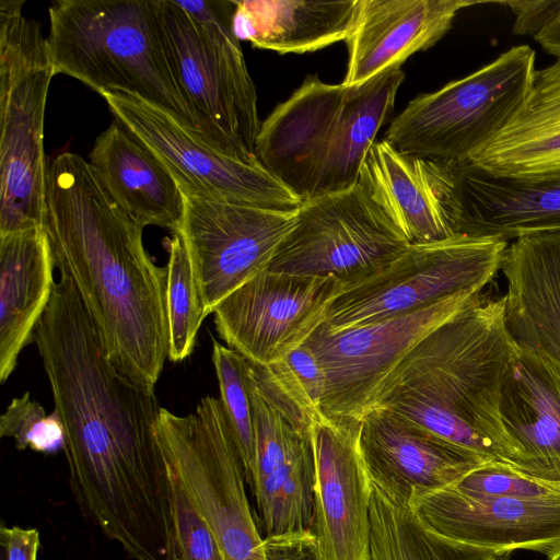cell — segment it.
Listing matches in <instances>:
<instances>
[{
  "instance_id": "1",
  "label": "cell",
  "mask_w": 560,
  "mask_h": 560,
  "mask_svg": "<svg viewBox=\"0 0 560 560\" xmlns=\"http://www.w3.org/2000/svg\"><path fill=\"white\" fill-rule=\"evenodd\" d=\"M65 433L81 514L131 560H167L170 477L158 440L161 411L110 363L73 282L61 276L33 337Z\"/></svg>"
},
{
  "instance_id": "2",
  "label": "cell",
  "mask_w": 560,
  "mask_h": 560,
  "mask_svg": "<svg viewBox=\"0 0 560 560\" xmlns=\"http://www.w3.org/2000/svg\"><path fill=\"white\" fill-rule=\"evenodd\" d=\"M43 229L55 268L69 278L126 380L153 393L168 359L167 268L143 245L144 226L73 152L47 170Z\"/></svg>"
},
{
  "instance_id": "3",
  "label": "cell",
  "mask_w": 560,
  "mask_h": 560,
  "mask_svg": "<svg viewBox=\"0 0 560 560\" xmlns=\"http://www.w3.org/2000/svg\"><path fill=\"white\" fill-rule=\"evenodd\" d=\"M504 313V294L486 289L405 354L371 408L398 413L488 463L522 472L523 456L500 413L503 380L518 350Z\"/></svg>"
},
{
  "instance_id": "4",
  "label": "cell",
  "mask_w": 560,
  "mask_h": 560,
  "mask_svg": "<svg viewBox=\"0 0 560 560\" xmlns=\"http://www.w3.org/2000/svg\"><path fill=\"white\" fill-rule=\"evenodd\" d=\"M404 78L393 68L347 86L307 75L260 124L256 159L301 202L352 187Z\"/></svg>"
},
{
  "instance_id": "5",
  "label": "cell",
  "mask_w": 560,
  "mask_h": 560,
  "mask_svg": "<svg viewBox=\"0 0 560 560\" xmlns=\"http://www.w3.org/2000/svg\"><path fill=\"white\" fill-rule=\"evenodd\" d=\"M48 15L47 49L56 74L98 94L136 95L201 137L176 77L161 0H58Z\"/></svg>"
},
{
  "instance_id": "6",
  "label": "cell",
  "mask_w": 560,
  "mask_h": 560,
  "mask_svg": "<svg viewBox=\"0 0 560 560\" xmlns=\"http://www.w3.org/2000/svg\"><path fill=\"white\" fill-rule=\"evenodd\" d=\"M161 8L176 77L202 139L245 162H259L257 93L232 32V1L161 0Z\"/></svg>"
},
{
  "instance_id": "7",
  "label": "cell",
  "mask_w": 560,
  "mask_h": 560,
  "mask_svg": "<svg viewBox=\"0 0 560 560\" xmlns=\"http://www.w3.org/2000/svg\"><path fill=\"white\" fill-rule=\"evenodd\" d=\"M535 60L528 45L513 46L469 75L418 95L392 119L385 140L408 154L468 163L521 108Z\"/></svg>"
},
{
  "instance_id": "8",
  "label": "cell",
  "mask_w": 560,
  "mask_h": 560,
  "mask_svg": "<svg viewBox=\"0 0 560 560\" xmlns=\"http://www.w3.org/2000/svg\"><path fill=\"white\" fill-rule=\"evenodd\" d=\"M250 363V362H249ZM255 459L247 481L264 539L312 533L315 452L320 420L279 362L250 363Z\"/></svg>"
},
{
  "instance_id": "9",
  "label": "cell",
  "mask_w": 560,
  "mask_h": 560,
  "mask_svg": "<svg viewBox=\"0 0 560 560\" xmlns=\"http://www.w3.org/2000/svg\"><path fill=\"white\" fill-rule=\"evenodd\" d=\"M156 435L166 464L211 528L223 559L267 560L236 439L221 399L206 396L186 416L161 408Z\"/></svg>"
},
{
  "instance_id": "10",
  "label": "cell",
  "mask_w": 560,
  "mask_h": 560,
  "mask_svg": "<svg viewBox=\"0 0 560 560\" xmlns=\"http://www.w3.org/2000/svg\"><path fill=\"white\" fill-rule=\"evenodd\" d=\"M510 242L459 234L404 252L354 280L341 283L326 310L324 325L339 331L413 313L451 295L485 290Z\"/></svg>"
},
{
  "instance_id": "11",
  "label": "cell",
  "mask_w": 560,
  "mask_h": 560,
  "mask_svg": "<svg viewBox=\"0 0 560 560\" xmlns=\"http://www.w3.org/2000/svg\"><path fill=\"white\" fill-rule=\"evenodd\" d=\"M410 243L358 182L301 202L293 230L267 270L349 282L386 264Z\"/></svg>"
},
{
  "instance_id": "12",
  "label": "cell",
  "mask_w": 560,
  "mask_h": 560,
  "mask_svg": "<svg viewBox=\"0 0 560 560\" xmlns=\"http://www.w3.org/2000/svg\"><path fill=\"white\" fill-rule=\"evenodd\" d=\"M114 120L150 150L184 194L275 210L301 200L259 162L230 155L170 113L127 92H101Z\"/></svg>"
},
{
  "instance_id": "13",
  "label": "cell",
  "mask_w": 560,
  "mask_h": 560,
  "mask_svg": "<svg viewBox=\"0 0 560 560\" xmlns=\"http://www.w3.org/2000/svg\"><path fill=\"white\" fill-rule=\"evenodd\" d=\"M485 290L459 292L413 313L363 327L329 331L324 323L319 325L305 343L325 376L322 419L360 428L383 381L405 354Z\"/></svg>"
},
{
  "instance_id": "14",
  "label": "cell",
  "mask_w": 560,
  "mask_h": 560,
  "mask_svg": "<svg viewBox=\"0 0 560 560\" xmlns=\"http://www.w3.org/2000/svg\"><path fill=\"white\" fill-rule=\"evenodd\" d=\"M183 196V217L174 232L188 250L207 317L232 292L268 269L296 224L298 209Z\"/></svg>"
},
{
  "instance_id": "15",
  "label": "cell",
  "mask_w": 560,
  "mask_h": 560,
  "mask_svg": "<svg viewBox=\"0 0 560 560\" xmlns=\"http://www.w3.org/2000/svg\"><path fill=\"white\" fill-rule=\"evenodd\" d=\"M340 281L265 270L213 311L225 343L250 363L269 366L304 343L325 322Z\"/></svg>"
},
{
  "instance_id": "16",
  "label": "cell",
  "mask_w": 560,
  "mask_h": 560,
  "mask_svg": "<svg viewBox=\"0 0 560 560\" xmlns=\"http://www.w3.org/2000/svg\"><path fill=\"white\" fill-rule=\"evenodd\" d=\"M51 65L0 72V235L43 228L44 119Z\"/></svg>"
},
{
  "instance_id": "17",
  "label": "cell",
  "mask_w": 560,
  "mask_h": 560,
  "mask_svg": "<svg viewBox=\"0 0 560 560\" xmlns=\"http://www.w3.org/2000/svg\"><path fill=\"white\" fill-rule=\"evenodd\" d=\"M410 244H428L460 234L456 164L397 150L375 141L358 180Z\"/></svg>"
},
{
  "instance_id": "18",
  "label": "cell",
  "mask_w": 560,
  "mask_h": 560,
  "mask_svg": "<svg viewBox=\"0 0 560 560\" xmlns=\"http://www.w3.org/2000/svg\"><path fill=\"white\" fill-rule=\"evenodd\" d=\"M360 428L324 419L313 427L312 535L317 560H369L371 479L360 453Z\"/></svg>"
},
{
  "instance_id": "19",
  "label": "cell",
  "mask_w": 560,
  "mask_h": 560,
  "mask_svg": "<svg viewBox=\"0 0 560 560\" xmlns=\"http://www.w3.org/2000/svg\"><path fill=\"white\" fill-rule=\"evenodd\" d=\"M358 443L371 481L410 502L455 485L486 462L419 424L384 408L363 416Z\"/></svg>"
},
{
  "instance_id": "20",
  "label": "cell",
  "mask_w": 560,
  "mask_h": 560,
  "mask_svg": "<svg viewBox=\"0 0 560 560\" xmlns=\"http://www.w3.org/2000/svg\"><path fill=\"white\" fill-rule=\"evenodd\" d=\"M410 505L430 529L458 542L546 556L560 547V497H476L450 486L418 497Z\"/></svg>"
},
{
  "instance_id": "21",
  "label": "cell",
  "mask_w": 560,
  "mask_h": 560,
  "mask_svg": "<svg viewBox=\"0 0 560 560\" xmlns=\"http://www.w3.org/2000/svg\"><path fill=\"white\" fill-rule=\"evenodd\" d=\"M486 1L359 0L353 28L346 39L348 68L342 84L361 85L435 45L457 13Z\"/></svg>"
},
{
  "instance_id": "22",
  "label": "cell",
  "mask_w": 560,
  "mask_h": 560,
  "mask_svg": "<svg viewBox=\"0 0 560 560\" xmlns=\"http://www.w3.org/2000/svg\"><path fill=\"white\" fill-rule=\"evenodd\" d=\"M500 413L523 456L522 474L560 486V362L518 346L503 380Z\"/></svg>"
},
{
  "instance_id": "23",
  "label": "cell",
  "mask_w": 560,
  "mask_h": 560,
  "mask_svg": "<svg viewBox=\"0 0 560 560\" xmlns=\"http://www.w3.org/2000/svg\"><path fill=\"white\" fill-rule=\"evenodd\" d=\"M506 280L505 325L520 347L560 362V231L509 243L500 269Z\"/></svg>"
},
{
  "instance_id": "24",
  "label": "cell",
  "mask_w": 560,
  "mask_h": 560,
  "mask_svg": "<svg viewBox=\"0 0 560 560\" xmlns=\"http://www.w3.org/2000/svg\"><path fill=\"white\" fill-rule=\"evenodd\" d=\"M466 164L516 180L560 176V58L535 71L518 112Z\"/></svg>"
},
{
  "instance_id": "25",
  "label": "cell",
  "mask_w": 560,
  "mask_h": 560,
  "mask_svg": "<svg viewBox=\"0 0 560 560\" xmlns=\"http://www.w3.org/2000/svg\"><path fill=\"white\" fill-rule=\"evenodd\" d=\"M460 234L506 242L522 235L560 231V176L516 180L456 164Z\"/></svg>"
},
{
  "instance_id": "26",
  "label": "cell",
  "mask_w": 560,
  "mask_h": 560,
  "mask_svg": "<svg viewBox=\"0 0 560 560\" xmlns=\"http://www.w3.org/2000/svg\"><path fill=\"white\" fill-rule=\"evenodd\" d=\"M89 163L115 201L144 228L177 230L183 192L164 164L116 120L95 139Z\"/></svg>"
},
{
  "instance_id": "27",
  "label": "cell",
  "mask_w": 560,
  "mask_h": 560,
  "mask_svg": "<svg viewBox=\"0 0 560 560\" xmlns=\"http://www.w3.org/2000/svg\"><path fill=\"white\" fill-rule=\"evenodd\" d=\"M55 264L43 228L0 235V381L14 371L22 349L52 295Z\"/></svg>"
},
{
  "instance_id": "28",
  "label": "cell",
  "mask_w": 560,
  "mask_h": 560,
  "mask_svg": "<svg viewBox=\"0 0 560 560\" xmlns=\"http://www.w3.org/2000/svg\"><path fill=\"white\" fill-rule=\"evenodd\" d=\"M232 4L231 27L240 42L278 54H304L346 40L359 0H233Z\"/></svg>"
},
{
  "instance_id": "29",
  "label": "cell",
  "mask_w": 560,
  "mask_h": 560,
  "mask_svg": "<svg viewBox=\"0 0 560 560\" xmlns=\"http://www.w3.org/2000/svg\"><path fill=\"white\" fill-rule=\"evenodd\" d=\"M369 560H510L511 552L445 538L430 529L411 505L371 481Z\"/></svg>"
},
{
  "instance_id": "30",
  "label": "cell",
  "mask_w": 560,
  "mask_h": 560,
  "mask_svg": "<svg viewBox=\"0 0 560 560\" xmlns=\"http://www.w3.org/2000/svg\"><path fill=\"white\" fill-rule=\"evenodd\" d=\"M166 314L168 360L180 362L194 351L206 318L188 250L178 233L167 240Z\"/></svg>"
},
{
  "instance_id": "31",
  "label": "cell",
  "mask_w": 560,
  "mask_h": 560,
  "mask_svg": "<svg viewBox=\"0 0 560 560\" xmlns=\"http://www.w3.org/2000/svg\"><path fill=\"white\" fill-rule=\"evenodd\" d=\"M212 362L220 399L233 429L246 481L255 459V422L249 386L250 363L242 354L212 339Z\"/></svg>"
},
{
  "instance_id": "32",
  "label": "cell",
  "mask_w": 560,
  "mask_h": 560,
  "mask_svg": "<svg viewBox=\"0 0 560 560\" xmlns=\"http://www.w3.org/2000/svg\"><path fill=\"white\" fill-rule=\"evenodd\" d=\"M166 466L170 477L171 517L167 560H224L211 528L197 510L178 475L167 464Z\"/></svg>"
},
{
  "instance_id": "33",
  "label": "cell",
  "mask_w": 560,
  "mask_h": 560,
  "mask_svg": "<svg viewBox=\"0 0 560 560\" xmlns=\"http://www.w3.org/2000/svg\"><path fill=\"white\" fill-rule=\"evenodd\" d=\"M0 435L12 438L20 451L30 448L52 454L63 450L65 444L63 428L56 411L47 413L28 392L14 398L1 415Z\"/></svg>"
},
{
  "instance_id": "34",
  "label": "cell",
  "mask_w": 560,
  "mask_h": 560,
  "mask_svg": "<svg viewBox=\"0 0 560 560\" xmlns=\"http://www.w3.org/2000/svg\"><path fill=\"white\" fill-rule=\"evenodd\" d=\"M452 487L465 494L476 497L514 499L560 497V486L532 478L501 463H485Z\"/></svg>"
},
{
  "instance_id": "35",
  "label": "cell",
  "mask_w": 560,
  "mask_h": 560,
  "mask_svg": "<svg viewBox=\"0 0 560 560\" xmlns=\"http://www.w3.org/2000/svg\"><path fill=\"white\" fill-rule=\"evenodd\" d=\"M278 362L299 387L313 409L319 413V406L325 390V376L314 351L304 342Z\"/></svg>"
},
{
  "instance_id": "36",
  "label": "cell",
  "mask_w": 560,
  "mask_h": 560,
  "mask_svg": "<svg viewBox=\"0 0 560 560\" xmlns=\"http://www.w3.org/2000/svg\"><path fill=\"white\" fill-rule=\"evenodd\" d=\"M508 7L514 14L512 32L536 37L560 16V0L486 1Z\"/></svg>"
},
{
  "instance_id": "37",
  "label": "cell",
  "mask_w": 560,
  "mask_h": 560,
  "mask_svg": "<svg viewBox=\"0 0 560 560\" xmlns=\"http://www.w3.org/2000/svg\"><path fill=\"white\" fill-rule=\"evenodd\" d=\"M39 546V534L36 528L1 525V560H37Z\"/></svg>"
},
{
  "instance_id": "38",
  "label": "cell",
  "mask_w": 560,
  "mask_h": 560,
  "mask_svg": "<svg viewBox=\"0 0 560 560\" xmlns=\"http://www.w3.org/2000/svg\"><path fill=\"white\" fill-rule=\"evenodd\" d=\"M267 560H317L312 533L265 539Z\"/></svg>"
},
{
  "instance_id": "39",
  "label": "cell",
  "mask_w": 560,
  "mask_h": 560,
  "mask_svg": "<svg viewBox=\"0 0 560 560\" xmlns=\"http://www.w3.org/2000/svg\"><path fill=\"white\" fill-rule=\"evenodd\" d=\"M534 39L548 54L556 58H560V16L540 34L534 37Z\"/></svg>"
},
{
  "instance_id": "40",
  "label": "cell",
  "mask_w": 560,
  "mask_h": 560,
  "mask_svg": "<svg viewBox=\"0 0 560 560\" xmlns=\"http://www.w3.org/2000/svg\"><path fill=\"white\" fill-rule=\"evenodd\" d=\"M547 560H560V547L555 550L552 553L547 556Z\"/></svg>"
}]
</instances>
